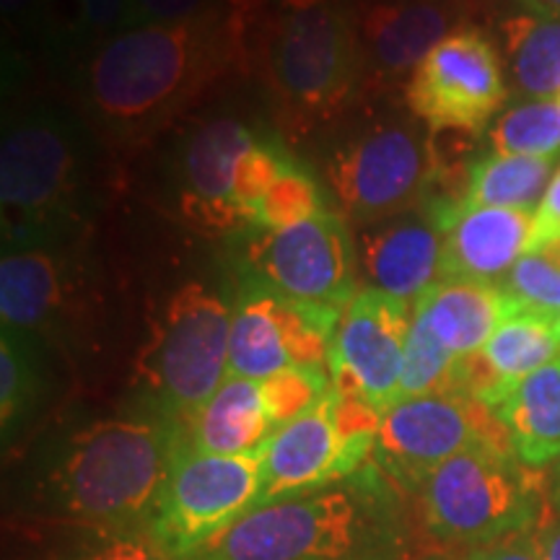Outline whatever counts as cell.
I'll return each instance as SVG.
<instances>
[{"instance_id":"35","label":"cell","mask_w":560,"mask_h":560,"mask_svg":"<svg viewBox=\"0 0 560 560\" xmlns=\"http://www.w3.org/2000/svg\"><path fill=\"white\" fill-rule=\"evenodd\" d=\"M81 13L83 39H94L102 45L104 39L115 37L130 26H138L132 0H73Z\"/></svg>"},{"instance_id":"5","label":"cell","mask_w":560,"mask_h":560,"mask_svg":"<svg viewBox=\"0 0 560 560\" xmlns=\"http://www.w3.org/2000/svg\"><path fill=\"white\" fill-rule=\"evenodd\" d=\"M86 140L52 107H34L3 125L0 200L5 249L66 244L81 223Z\"/></svg>"},{"instance_id":"37","label":"cell","mask_w":560,"mask_h":560,"mask_svg":"<svg viewBox=\"0 0 560 560\" xmlns=\"http://www.w3.org/2000/svg\"><path fill=\"white\" fill-rule=\"evenodd\" d=\"M459 560H542V552L535 529L527 532V535L506 537V540L465 550Z\"/></svg>"},{"instance_id":"34","label":"cell","mask_w":560,"mask_h":560,"mask_svg":"<svg viewBox=\"0 0 560 560\" xmlns=\"http://www.w3.org/2000/svg\"><path fill=\"white\" fill-rule=\"evenodd\" d=\"M293 164V159L280 151L272 140H257V145L242 159L236 174V208H240L244 231L249 229L257 202L276 185L280 174Z\"/></svg>"},{"instance_id":"17","label":"cell","mask_w":560,"mask_h":560,"mask_svg":"<svg viewBox=\"0 0 560 560\" xmlns=\"http://www.w3.org/2000/svg\"><path fill=\"white\" fill-rule=\"evenodd\" d=\"M472 0H369L355 11L361 83L389 89L410 81L439 42L467 24Z\"/></svg>"},{"instance_id":"33","label":"cell","mask_w":560,"mask_h":560,"mask_svg":"<svg viewBox=\"0 0 560 560\" xmlns=\"http://www.w3.org/2000/svg\"><path fill=\"white\" fill-rule=\"evenodd\" d=\"M262 384V397L268 416L272 420V429L291 423L301 412H306L314 402L332 387L330 369L327 366H301L280 371Z\"/></svg>"},{"instance_id":"22","label":"cell","mask_w":560,"mask_h":560,"mask_svg":"<svg viewBox=\"0 0 560 560\" xmlns=\"http://www.w3.org/2000/svg\"><path fill=\"white\" fill-rule=\"evenodd\" d=\"M262 384L226 376L219 389L177 423L182 444L206 454H252L272 436Z\"/></svg>"},{"instance_id":"29","label":"cell","mask_w":560,"mask_h":560,"mask_svg":"<svg viewBox=\"0 0 560 560\" xmlns=\"http://www.w3.org/2000/svg\"><path fill=\"white\" fill-rule=\"evenodd\" d=\"M493 153L556 159L560 151V100L524 102L503 112L490 130Z\"/></svg>"},{"instance_id":"32","label":"cell","mask_w":560,"mask_h":560,"mask_svg":"<svg viewBox=\"0 0 560 560\" xmlns=\"http://www.w3.org/2000/svg\"><path fill=\"white\" fill-rule=\"evenodd\" d=\"M322 208L319 187L296 161L280 174L276 185L257 202L247 231H276L317 215Z\"/></svg>"},{"instance_id":"23","label":"cell","mask_w":560,"mask_h":560,"mask_svg":"<svg viewBox=\"0 0 560 560\" xmlns=\"http://www.w3.org/2000/svg\"><path fill=\"white\" fill-rule=\"evenodd\" d=\"M514 304L499 285L472 280H439L412 314L425 322L441 346L457 359H470L499 330Z\"/></svg>"},{"instance_id":"7","label":"cell","mask_w":560,"mask_h":560,"mask_svg":"<svg viewBox=\"0 0 560 560\" xmlns=\"http://www.w3.org/2000/svg\"><path fill=\"white\" fill-rule=\"evenodd\" d=\"M234 306L190 280L166 299L136 361V384L159 418L182 423L229 376Z\"/></svg>"},{"instance_id":"15","label":"cell","mask_w":560,"mask_h":560,"mask_svg":"<svg viewBox=\"0 0 560 560\" xmlns=\"http://www.w3.org/2000/svg\"><path fill=\"white\" fill-rule=\"evenodd\" d=\"M412 306L374 289H361L332 335L327 369L342 397L384 416L400 400V374Z\"/></svg>"},{"instance_id":"11","label":"cell","mask_w":560,"mask_h":560,"mask_svg":"<svg viewBox=\"0 0 560 560\" xmlns=\"http://www.w3.org/2000/svg\"><path fill=\"white\" fill-rule=\"evenodd\" d=\"M478 444L509 446V436L486 405L450 389L392 405L380 420L371 462L397 490L416 493L436 467Z\"/></svg>"},{"instance_id":"41","label":"cell","mask_w":560,"mask_h":560,"mask_svg":"<svg viewBox=\"0 0 560 560\" xmlns=\"http://www.w3.org/2000/svg\"><path fill=\"white\" fill-rule=\"evenodd\" d=\"M548 503L556 514H560V459L552 465V475L548 482Z\"/></svg>"},{"instance_id":"30","label":"cell","mask_w":560,"mask_h":560,"mask_svg":"<svg viewBox=\"0 0 560 560\" xmlns=\"http://www.w3.org/2000/svg\"><path fill=\"white\" fill-rule=\"evenodd\" d=\"M459 363L462 359L441 346L425 322L412 314L402 355L400 400L457 389Z\"/></svg>"},{"instance_id":"39","label":"cell","mask_w":560,"mask_h":560,"mask_svg":"<svg viewBox=\"0 0 560 560\" xmlns=\"http://www.w3.org/2000/svg\"><path fill=\"white\" fill-rule=\"evenodd\" d=\"M5 21L13 24H34L42 13H47V0H0Z\"/></svg>"},{"instance_id":"20","label":"cell","mask_w":560,"mask_h":560,"mask_svg":"<svg viewBox=\"0 0 560 560\" xmlns=\"http://www.w3.org/2000/svg\"><path fill=\"white\" fill-rule=\"evenodd\" d=\"M560 355V317L511 310L470 359H462L457 389L493 410L511 389Z\"/></svg>"},{"instance_id":"2","label":"cell","mask_w":560,"mask_h":560,"mask_svg":"<svg viewBox=\"0 0 560 560\" xmlns=\"http://www.w3.org/2000/svg\"><path fill=\"white\" fill-rule=\"evenodd\" d=\"M395 490L369 462L335 486L260 503L182 560H410Z\"/></svg>"},{"instance_id":"14","label":"cell","mask_w":560,"mask_h":560,"mask_svg":"<svg viewBox=\"0 0 560 560\" xmlns=\"http://www.w3.org/2000/svg\"><path fill=\"white\" fill-rule=\"evenodd\" d=\"M342 314L301 306L249 280L231 314L229 376L265 382L289 369L327 366Z\"/></svg>"},{"instance_id":"4","label":"cell","mask_w":560,"mask_h":560,"mask_svg":"<svg viewBox=\"0 0 560 560\" xmlns=\"http://www.w3.org/2000/svg\"><path fill=\"white\" fill-rule=\"evenodd\" d=\"M255 62L285 128H319L361 83L355 13L342 0H278L257 19Z\"/></svg>"},{"instance_id":"21","label":"cell","mask_w":560,"mask_h":560,"mask_svg":"<svg viewBox=\"0 0 560 560\" xmlns=\"http://www.w3.org/2000/svg\"><path fill=\"white\" fill-rule=\"evenodd\" d=\"M62 244L3 249L0 260V322L5 330L37 338L50 332L66 310L70 270Z\"/></svg>"},{"instance_id":"18","label":"cell","mask_w":560,"mask_h":560,"mask_svg":"<svg viewBox=\"0 0 560 560\" xmlns=\"http://www.w3.org/2000/svg\"><path fill=\"white\" fill-rule=\"evenodd\" d=\"M429 210L444 236L441 280L501 285L535 242L532 210L480 208L452 198L431 200Z\"/></svg>"},{"instance_id":"24","label":"cell","mask_w":560,"mask_h":560,"mask_svg":"<svg viewBox=\"0 0 560 560\" xmlns=\"http://www.w3.org/2000/svg\"><path fill=\"white\" fill-rule=\"evenodd\" d=\"M514 457L529 470L560 459V355L522 380L493 410Z\"/></svg>"},{"instance_id":"26","label":"cell","mask_w":560,"mask_h":560,"mask_svg":"<svg viewBox=\"0 0 560 560\" xmlns=\"http://www.w3.org/2000/svg\"><path fill=\"white\" fill-rule=\"evenodd\" d=\"M552 161L556 159L490 153V156H482L470 164L465 195L459 200L480 208H540L550 187Z\"/></svg>"},{"instance_id":"36","label":"cell","mask_w":560,"mask_h":560,"mask_svg":"<svg viewBox=\"0 0 560 560\" xmlns=\"http://www.w3.org/2000/svg\"><path fill=\"white\" fill-rule=\"evenodd\" d=\"M213 9V0H132L138 24H177Z\"/></svg>"},{"instance_id":"19","label":"cell","mask_w":560,"mask_h":560,"mask_svg":"<svg viewBox=\"0 0 560 560\" xmlns=\"http://www.w3.org/2000/svg\"><path fill=\"white\" fill-rule=\"evenodd\" d=\"M444 236L429 206L376 223L359 234L355 268L366 285L416 310L420 299L441 280Z\"/></svg>"},{"instance_id":"9","label":"cell","mask_w":560,"mask_h":560,"mask_svg":"<svg viewBox=\"0 0 560 560\" xmlns=\"http://www.w3.org/2000/svg\"><path fill=\"white\" fill-rule=\"evenodd\" d=\"M439 177V159L416 125L374 122L327 161V179L346 219L376 226L423 206Z\"/></svg>"},{"instance_id":"42","label":"cell","mask_w":560,"mask_h":560,"mask_svg":"<svg viewBox=\"0 0 560 560\" xmlns=\"http://www.w3.org/2000/svg\"><path fill=\"white\" fill-rule=\"evenodd\" d=\"M524 9L537 13H550V16H560V0H522Z\"/></svg>"},{"instance_id":"8","label":"cell","mask_w":560,"mask_h":560,"mask_svg":"<svg viewBox=\"0 0 560 560\" xmlns=\"http://www.w3.org/2000/svg\"><path fill=\"white\" fill-rule=\"evenodd\" d=\"M380 420L371 405L342 397L335 387L327 389L257 450L262 465L260 503L335 486L363 470L374 454Z\"/></svg>"},{"instance_id":"12","label":"cell","mask_w":560,"mask_h":560,"mask_svg":"<svg viewBox=\"0 0 560 560\" xmlns=\"http://www.w3.org/2000/svg\"><path fill=\"white\" fill-rule=\"evenodd\" d=\"M244 260L252 280L312 310H348L355 299V244L332 210L276 231H247Z\"/></svg>"},{"instance_id":"6","label":"cell","mask_w":560,"mask_h":560,"mask_svg":"<svg viewBox=\"0 0 560 560\" xmlns=\"http://www.w3.org/2000/svg\"><path fill=\"white\" fill-rule=\"evenodd\" d=\"M416 495L433 540L465 550L535 532L550 506L540 475L503 444H478L446 459Z\"/></svg>"},{"instance_id":"3","label":"cell","mask_w":560,"mask_h":560,"mask_svg":"<svg viewBox=\"0 0 560 560\" xmlns=\"http://www.w3.org/2000/svg\"><path fill=\"white\" fill-rule=\"evenodd\" d=\"M177 450V423L159 416L94 420L52 454L39 501L73 529L149 527Z\"/></svg>"},{"instance_id":"31","label":"cell","mask_w":560,"mask_h":560,"mask_svg":"<svg viewBox=\"0 0 560 560\" xmlns=\"http://www.w3.org/2000/svg\"><path fill=\"white\" fill-rule=\"evenodd\" d=\"M79 537L62 542L45 560H179L151 535L140 529H75Z\"/></svg>"},{"instance_id":"28","label":"cell","mask_w":560,"mask_h":560,"mask_svg":"<svg viewBox=\"0 0 560 560\" xmlns=\"http://www.w3.org/2000/svg\"><path fill=\"white\" fill-rule=\"evenodd\" d=\"M499 289L516 310L560 317V234H535Z\"/></svg>"},{"instance_id":"1","label":"cell","mask_w":560,"mask_h":560,"mask_svg":"<svg viewBox=\"0 0 560 560\" xmlns=\"http://www.w3.org/2000/svg\"><path fill=\"white\" fill-rule=\"evenodd\" d=\"M265 0H229L177 24H138L104 39L83 70L91 120L125 140L149 138L247 58Z\"/></svg>"},{"instance_id":"40","label":"cell","mask_w":560,"mask_h":560,"mask_svg":"<svg viewBox=\"0 0 560 560\" xmlns=\"http://www.w3.org/2000/svg\"><path fill=\"white\" fill-rule=\"evenodd\" d=\"M537 542H540L542 560H560V514H545L537 527Z\"/></svg>"},{"instance_id":"16","label":"cell","mask_w":560,"mask_h":560,"mask_svg":"<svg viewBox=\"0 0 560 560\" xmlns=\"http://www.w3.org/2000/svg\"><path fill=\"white\" fill-rule=\"evenodd\" d=\"M255 145V130L240 117H208L182 136L174 156V192L192 226L206 234L244 231L236 208V174Z\"/></svg>"},{"instance_id":"25","label":"cell","mask_w":560,"mask_h":560,"mask_svg":"<svg viewBox=\"0 0 560 560\" xmlns=\"http://www.w3.org/2000/svg\"><path fill=\"white\" fill-rule=\"evenodd\" d=\"M514 89L535 102L560 100V16L520 11L503 21Z\"/></svg>"},{"instance_id":"27","label":"cell","mask_w":560,"mask_h":560,"mask_svg":"<svg viewBox=\"0 0 560 560\" xmlns=\"http://www.w3.org/2000/svg\"><path fill=\"white\" fill-rule=\"evenodd\" d=\"M45 376L34 338L19 330H0V429L3 441L24 429L37 408Z\"/></svg>"},{"instance_id":"10","label":"cell","mask_w":560,"mask_h":560,"mask_svg":"<svg viewBox=\"0 0 560 560\" xmlns=\"http://www.w3.org/2000/svg\"><path fill=\"white\" fill-rule=\"evenodd\" d=\"M260 499V454H206L182 444L177 433V450L149 529L182 560L221 537Z\"/></svg>"},{"instance_id":"38","label":"cell","mask_w":560,"mask_h":560,"mask_svg":"<svg viewBox=\"0 0 560 560\" xmlns=\"http://www.w3.org/2000/svg\"><path fill=\"white\" fill-rule=\"evenodd\" d=\"M535 219H537L535 234H545V236L560 234V170L556 172V177L550 179V187L548 192H545L540 208H537Z\"/></svg>"},{"instance_id":"43","label":"cell","mask_w":560,"mask_h":560,"mask_svg":"<svg viewBox=\"0 0 560 560\" xmlns=\"http://www.w3.org/2000/svg\"><path fill=\"white\" fill-rule=\"evenodd\" d=\"M410 560H450L446 556H420V558H410Z\"/></svg>"},{"instance_id":"13","label":"cell","mask_w":560,"mask_h":560,"mask_svg":"<svg viewBox=\"0 0 560 560\" xmlns=\"http://www.w3.org/2000/svg\"><path fill=\"white\" fill-rule=\"evenodd\" d=\"M506 96L499 52L472 24L439 42L405 83L410 112L431 130L478 132Z\"/></svg>"}]
</instances>
